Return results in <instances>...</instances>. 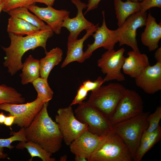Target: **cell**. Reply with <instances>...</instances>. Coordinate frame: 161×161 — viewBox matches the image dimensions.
Segmentation results:
<instances>
[{"mask_svg":"<svg viewBox=\"0 0 161 161\" xmlns=\"http://www.w3.org/2000/svg\"><path fill=\"white\" fill-rule=\"evenodd\" d=\"M48 105V102L44 103L25 132L27 141L36 143L52 154L60 150L63 137L57 124L49 115Z\"/></svg>","mask_w":161,"mask_h":161,"instance_id":"obj_1","label":"cell"},{"mask_svg":"<svg viewBox=\"0 0 161 161\" xmlns=\"http://www.w3.org/2000/svg\"><path fill=\"white\" fill-rule=\"evenodd\" d=\"M53 32L51 29L41 30L25 37L8 33L10 40V45L7 47H2L5 54L3 65L7 68L8 72L13 76L21 69L22 57L28 51L41 47L44 49L45 52L47 51V42L48 38L52 36Z\"/></svg>","mask_w":161,"mask_h":161,"instance_id":"obj_2","label":"cell"},{"mask_svg":"<svg viewBox=\"0 0 161 161\" xmlns=\"http://www.w3.org/2000/svg\"><path fill=\"white\" fill-rule=\"evenodd\" d=\"M130 151L122 138L113 130L101 137L89 161H132Z\"/></svg>","mask_w":161,"mask_h":161,"instance_id":"obj_3","label":"cell"},{"mask_svg":"<svg viewBox=\"0 0 161 161\" xmlns=\"http://www.w3.org/2000/svg\"><path fill=\"white\" fill-rule=\"evenodd\" d=\"M127 89L118 83L101 86L92 91L86 102L102 113L109 119L115 112Z\"/></svg>","mask_w":161,"mask_h":161,"instance_id":"obj_4","label":"cell"},{"mask_svg":"<svg viewBox=\"0 0 161 161\" xmlns=\"http://www.w3.org/2000/svg\"><path fill=\"white\" fill-rule=\"evenodd\" d=\"M149 114V112H143L134 117L112 125L113 131L128 146L133 160L143 135L148 126L147 118Z\"/></svg>","mask_w":161,"mask_h":161,"instance_id":"obj_5","label":"cell"},{"mask_svg":"<svg viewBox=\"0 0 161 161\" xmlns=\"http://www.w3.org/2000/svg\"><path fill=\"white\" fill-rule=\"evenodd\" d=\"M74 114L78 120L87 125L90 131L100 136L113 130L109 119L86 102L79 104Z\"/></svg>","mask_w":161,"mask_h":161,"instance_id":"obj_6","label":"cell"},{"mask_svg":"<svg viewBox=\"0 0 161 161\" xmlns=\"http://www.w3.org/2000/svg\"><path fill=\"white\" fill-rule=\"evenodd\" d=\"M65 144L69 146L72 142L86 130L87 125L76 117L72 106L58 109L55 117Z\"/></svg>","mask_w":161,"mask_h":161,"instance_id":"obj_7","label":"cell"},{"mask_svg":"<svg viewBox=\"0 0 161 161\" xmlns=\"http://www.w3.org/2000/svg\"><path fill=\"white\" fill-rule=\"evenodd\" d=\"M143 109L140 95L134 90L127 89L109 120L112 126L140 114L143 112Z\"/></svg>","mask_w":161,"mask_h":161,"instance_id":"obj_8","label":"cell"},{"mask_svg":"<svg viewBox=\"0 0 161 161\" xmlns=\"http://www.w3.org/2000/svg\"><path fill=\"white\" fill-rule=\"evenodd\" d=\"M147 16L146 12H136L129 16L115 30L120 46L126 45L133 51L140 52L136 38L137 30L145 26Z\"/></svg>","mask_w":161,"mask_h":161,"instance_id":"obj_9","label":"cell"},{"mask_svg":"<svg viewBox=\"0 0 161 161\" xmlns=\"http://www.w3.org/2000/svg\"><path fill=\"white\" fill-rule=\"evenodd\" d=\"M125 50L124 48L117 51L114 49L107 50L97 60V66L102 73L106 75L103 78L106 82L114 80L119 82L125 80V77L121 72L125 58L124 55Z\"/></svg>","mask_w":161,"mask_h":161,"instance_id":"obj_10","label":"cell"},{"mask_svg":"<svg viewBox=\"0 0 161 161\" xmlns=\"http://www.w3.org/2000/svg\"><path fill=\"white\" fill-rule=\"evenodd\" d=\"M44 104V103L37 97L33 101L25 103H4L1 105L0 109L15 116L13 124L20 128H26L30 124Z\"/></svg>","mask_w":161,"mask_h":161,"instance_id":"obj_11","label":"cell"},{"mask_svg":"<svg viewBox=\"0 0 161 161\" xmlns=\"http://www.w3.org/2000/svg\"><path fill=\"white\" fill-rule=\"evenodd\" d=\"M102 24L92 35L94 41L92 44H88V47L84 52L85 60L89 58L93 52L97 49L103 47L107 50L113 49L115 44L118 42L115 30H111L106 26L104 11H102Z\"/></svg>","mask_w":161,"mask_h":161,"instance_id":"obj_12","label":"cell"},{"mask_svg":"<svg viewBox=\"0 0 161 161\" xmlns=\"http://www.w3.org/2000/svg\"><path fill=\"white\" fill-rule=\"evenodd\" d=\"M27 8L41 20L46 22L53 32L58 35L61 33L64 20L69 17L70 13L67 10H57L50 6L41 7L33 4Z\"/></svg>","mask_w":161,"mask_h":161,"instance_id":"obj_13","label":"cell"},{"mask_svg":"<svg viewBox=\"0 0 161 161\" xmlns=\"http://www.w3.org/2000/svg\"><path fill=\"white\" fill-rule=\"evenodd\" d=\"M135 78L136 85L145 93L154 94L161 90V62L145 68Z\"/></svg>","mask_w":161,"mask_h":161,"instance_id":"obj_14","label":"cell"},{"mask_svg":"<svg viewBox=\"0 0 161 161\" xmlns=\"http://www.w3.org/2000/svg\"><path fill=\"white\" fill-rule=\"evenodd\" d=\"M101 137L87 129L75 139L69 145L70 151L75 156L84 157L89 161L97 147Z\"/></svg>","mask_w":161,"mask_h":161,"instance_id":"obj_15","label":"cell"},{"mask_svg":"<svg viewBox=\"0 0 161 161\" xmlns=\"http://www.w3.org/2000/svg\"><path fill=\"white\" fill-rule=\"evenodd\" d=\"M71 1L76 6L78 11L75 17L66 18L62 24V27L66 28L70 32L68 41L77 39L78 36L83 30H86L94 25L87 20L83 15V11L86 8V4L80 0H71Z\"/></svg>","mask_w":161,"mask_h":161,"instance_id":"obj_16","label":"cell"},{"mask_svg":"<svg viewBox=\"0 0 161 161\" xmlns=\"http://www.w3.org/2000/svg\"><path fill=\"white\" fill-rule=\"evenodd\" d=\"M98 27V23L87 29L86 34L80 39L68 41L66 55L61 65V68L72 62L76 61L82 63L84 61L83 43L90 36L92 35Z\"/></svg>","mask_w":161,"mask_h":161,"instance_id":"obj_17","label":"cell"},{"mask_svg":"<svg viewBox=\"0 0 161 161\" xmlns=\"http://www.w3.org/2000/svg\"><path fill=\"white\" fill-rule=\"evenodd\" d=\"M145 28L141 35V41L150 52L157 49L161 38V24L149 12L147 16Z\"/></svg>","mask_w":161,"mask_h":161,"instance_id":"obj_18","label":"cell"},{"mask_svg":"<svg viewBox=\"0 0 161 161\" xmlns=\"http://www.w3.org/2000/svg\"><path fill=\"white\" fill-rule=\"evenodd\" d=\"M127 55L125 58L122 69L125 74L132 78H135L150 65L146 54L132 50L129 51Z\"/></svg>","mask_w":161,"mask_h":161,"instance_id":"obj_19","label":"cell"},{"mask_svg":"<svg viewBox=\"0 0 161 161\" xmlns=\"http://www.w3.org/2000/svg\"><path fill=\"white\" fill-rule=\"evenodd\" d=\"M45 53V57L39 60L40 75L41 78L47 79L51 70L62 61L63 52L60 48L56 47Z\"/></svg>","mask_w":161,"mask_h":161,"instance_id":"obj_20","label":"cell"},{"mask_svg":"<svg viewBox=\"0 0 161 161\" xmlns=\"http://www.w3.org/2000/svg\"><path fill=\"white\" fill-rule=\"evenodd\" d=\"M114 2L118 27L120 26L129 16L140 10V2L129 0L125 2L122 0H114Z\"/></svg>","mask_w":161,"mask_h":161,"instance_id":"obj_21","label":"cell"},{"mask_svg":"<svg viewBox=\"0 0 161 161\" xmlns=\"http://www.w3.org/2000/svg\"><path fill=\"white\" fill-rule=\"evenodd\" d=\"M21 69L20 76L22 84L32 83L40 76L39 60L30 55L23 64Z\"/></svg>","mask_w":161,"mask_h":161,"instance_id":"obj_22","label":"cell"},{"mask_svg":"<svg viewBox=\"0 0 161 161\" xmlns=\"http://www.w3.org/2000/svg\"><path fill=\"white\" fill-rule=\"evenodd\" d=\"M40 30L24 20L10 16L8 20L7 31L19 36L34 34Z\"/></svg>","mask_w":161,"mask_h":161,"instance_id":"obj_23","label":"cell"},{"mask_svg":"<svg viewBox=\"0 0 161 161\" xmlns=\"http://www.w3.org/2000/svg\"><path fill=\"white\" fill-rule=\"evenodd\" d=\"M161 138V127L160 125L154 131L142 137L133 160L140 161L145 153Z\"/></svg>","mask_w":161,"mask_h":161,"instance_id":"obj_24","label":"cell"},{"mask_svg":"<svg viewBox=\"0 0 161 161\" xmlns=\"http://www.w3.org/2000/svg\"><path fill=\"white\" fill-rule=\"evenodd\" d=\"M18 149L26 148L31 157L29 161H32L33 158L38 157L43 161H55V158L51 157L52 154L48 152L38 144L31 141H20L16 146Z\"/></svg>","mask_w":161,"mask_h":161,"instance_id":"obj_25","label":"cell"},{"mask_svg":"<svg viewBox=\"0 0 161 161\" xmlns=\"http://www.w3.org/2000/svg\"><path fill=\"white\" fill-rule=\"evenodd\" d=\"M27 8L19 7L7 12L10 16L16 17L24 20L40 30L51 29L35 15L30 13Z\"/></svg>","mask_w":161,"mask_h":161,"instance_id":"obj_26","label":"cell"},{"mask_svg":"<svg viewBox=\"0 0 161 161\" xmlns=\"http://www.w3.org/2000/svg\"><path fill=\"white\" fill-rule=\"evenodd\" d=\"M25 101V98L15 89L4 84L0 85V106L4 103L21 104Z\"/></svg>","mask_w":161,"mask_h":161,"instance_id":"obj_27","label":"cell"},{"mask_svg":"<svg viewBox=\"0 0 161 161\" xmlns=\"http://www.w3.org/2000/svg\"><path fill=\"white\" fill-rule=\"evenodd\" d=\"M32 83L37 92V97L44 103L52 99L53 92L48 84L47 79L39 77Z\"/></svg>","mask_w":161,"mask_h":161,"instance_id":"obj_28","label":"cell"},{"mask_svg":"<svg viewBox=\"0 0 161 161\" xmlns=\"http://www.w3.org/2000/svg\"><path fill=\"white\" fill-rule=\"evenodd\" d=\"M10 135L12 136L5 139H0V151L3 152L4 148H7L10 150L14 148L11 143L15 141L26 142L27 140L25 135V128H21L18 131H12Z\"/></svg>","mask_w":161,"mask_h":161,"instance_id":"obj_29","label":"cell"},{"mask_svg":"<svg viewBox=\"0 0 161 161\" xmlns=\"http://www.w3.org/2000/svg\"><path fill=\"white\" fill-rule=\"evenodd\" d=\"M161 119V106L157 107L155 111L149 114L147 118L148 126L143 134L142 137H144L154 131L160 125Z\"/></svg>","mask_w":161,"mask_h":161,"instance_id":"obj_30","label":"cell"},{"mask_svg":"<svg viewBox=\"0 0 161 161\" xmlns=\"http://www.w3.org/2000/svg\"><path fill=\"white\" fill-rule=\"evenodd\" d=\"M34 4L33 0H8L3 11L7 13L18 8L25 7L27 8L29 6Z\"/></svg>","mask_w":161,"mask_h":161,"instance_id":"obj_31","label":"cell"},{"mask_svg":"<svg viewBox=\"0 0 161 161\" xmlns=\"http://www.w3.org/2000/svg\"><path fill=\"white\" fill-rule=\"evenodd\" d=\"M105 82L103 78L99 76L94 81L89 80L84 81L83 85L88 92H92L99 88Z\"/></svg>","mask_w":161,"mask_h":161,"instance_id":"obj_32","label":"cell"},{"mask_svg":"<svg viewBox=\"0 0 161 161\" xmlns=\"http://www.w3.org/2000/svg\"><path fill=\"white\" fill-rule=\"evenodd\" d=\"M153 7L161 8V0H143L140 2L139 11L145 13L148 10Z\"/></svg>","mask_w":161,"mask_h":161,"instance_id":"obj_33","label":"cell"},{"mask_svg":"<svg viewBox=\"0 0 161 161\" xmlns=\"http://www.w3.org/2000/svg\"><path fill=\"white\" fill-rule=\"evenodd\" d=\"M88 92L83 84L81 85L77 91L76 95L70 105L72 106L82 103L86 98Z\"/></svg>","mask_w":161,"mask_h":161,"instance_id":"obj_34","label":"cell"},{"mask_svg":"<svg viewBox=\"0 0 161 161\" xmlns=\"http://www.w3.org/2000/svg\"><path fill=\"white\" fill-rule=\"evenodd\" d=\"M101 0H89L88 3L86 4L87 9L84 14L85 15L89 11L97 8Z\"/></svg>","mask_w":161,"mask_h":161,"instance_id":"obj_35","label":"cell"},{"mask_svg":"<svg viewBox=\"0 0 161 161\" xmlns=\"http://www.w3.org/2000/svg\"><path fill=\"white\" fill-rule=\"evenodd\" d=\"M15 118V116L10 114L9 116H6L4 124L6 126L10 127L13 124Z\"/></svg>","mask_w":161,"mask_h":161,"instance_id":"obj_36","label":"cell"},{"mask_svg":"<svg viewBox=\"0 0 161 161\" xmlns=\"http://www.w3.org/2000/svg\"><path fill=\"white\" fill-rule=\"evenodd\" d=\"M55 0H33L34 4L36 2H39L45 4L47 6H52Z\"/></svg>","mask_w":161,"mask_h":161,"instance_id":"obj_37","label":"cell"},{"mask_svg":"<svg viewBox=\"0 0 161 161\" xmlns=\"http://www.w3.org/2000/svg\"><path fill=\"white\" fill-rule=\"evenodd\" d=\"M154 53V57L157 62H161V47H158Z\"/></svg>","mask_w":161,"mask_h":161,"instance_id":"obj_38","label":"cell"},{"mask_svg":"<svg viewBox=\"0 0 161 161\" xmlns=\"http://www.w3.org/2000/svg\"><path fill=\"white\" fill-rule=\"evenodd\" d=\"M75 161H87V159L85 157L80 156H75Z\"/></svg>","mask_w":161,"mask_h":161,"instance_id":"obj_39","label":"cell"},{"mask_svg":"<svg viewBox=\"0 0 161 161\" xmlns=\"http://www.w3.org/2000/svg\"><path fill=\"white\" fill-rule=\"evenodd\" d=\"M8 0H3L0 2V13L3 10V9L5 7Z\"/></svg>","mask_w":161,"mask_h":161,"instance_id":"obj_40","label":"cell"},{"mask_svg":"<svg viewBox=\"0 0 161 161\" xmlns=\"http://www.w3.org/2000/svg\"><path fill=\"white\" fill-rule=\"evenodd\" d=\"M6 116L5 115L3 112L0 113V124L4 123L5 121Z\"/></svg>","mask_w":161,"mask_h":161,"instance_id":"obj_41","label":"cell"},{"mask_svg":"<svg viewBox=\"0 0 161 161\" xmlns=\"http://www.w3.org/2000/svg\"><path fill=\"white\" fill-rule=\"evenodd\" d=\"M6 158H7V154L4 153L3 152L0 151V159H5Z\"/></svg>","mask_w":161,"mask_h":161,"instance_id":"obj_42","label":"cell"},{"mask_svg":"<svg viewBox=\"0 0 161 161\" xmlns=\"http://www.w3.org/2000/svg\"><path fill=\"white\" fill-rule=\"evenodd\" d=\"M67 157L66 155H65L61 157L60 161H66L67 160Z\"/></svg>","mask_w":161,"mask_h":161,"instance_id":"obj_43","label":"cell"},{"mask_svg":"<svg viewBox=\"0 0 161 161\" xmlns=\"http://www.w3.org/2000/svg\"><path fill=\"white\" fill-rule=\"evenodd\" d=\"M131 1H134V2H141L142 1H143V0H129Z\"/></svg>","mask_w":161,"mask_h":161,"instance_id":"obj_44","label":"cell"},{"mask_svg":"<svg viewBox=\"0 0 161 161\" xmlns=\"http://www.w3.org/2000/svg\"><path fill=\"white\" fill-rule=\"evenodd\" d=\"M3 0H0V2Z\"/></svg>","mask_w":161,"mask_h":161,"instance_id":"obj_45","label":"cell"}]
</instances>
